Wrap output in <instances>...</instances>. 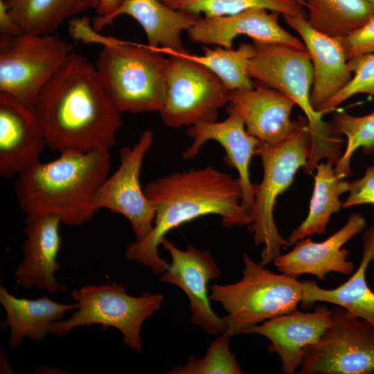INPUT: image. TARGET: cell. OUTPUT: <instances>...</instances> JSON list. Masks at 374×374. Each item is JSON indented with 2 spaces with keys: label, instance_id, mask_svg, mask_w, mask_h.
Segmentation results:
<instances>
[{
  "label": "cell",
  "instance_id": "cell-1",
  "mask_svg": "<svg viewBox=\"0 0 374 374\" xmlns=\"http://www.w3.org/2000/svg\"><path fill=\"white\" fill-rule=\"evenodd\" d=\"M34 109L46 146L60 152L109 150L123 123L95 65L75 52L41 90Z\"/></svg>",
  "mask_w": 374,
  "mask_h": 374
},
{
  "label": "cell",
  "instance_id": "cell-2",
  "mask_svg": "<svg viewBox=\"0 0 374 374\" xmlns=\"http://www.w3.org/2000/svg\"><path fill=\"white\" fill-rule=\"evenodd\" d=\"M155 209L150 233L125 248L127 259L163 274L169 265L159 256L158 247L168 232L207 215L222 217L225 227L249 225L253 220L242 205L240 182L212 166L173 172L148 182L143 188Z\"/></svg>",
  "mask_w": 374,
  "mask_h": 374
},
{
  "label": "cell",
  "instance_id": "cell-3",
  "mask_svg": "<svg viewBox=\"0 0 374 374\" xmlns=\"http://www.w3.org/2000/svg\"><path fill=\"white\" fill-rule=\"evenodd\" d=\"M110 166L107 149L66 151L51 161H39L16 176L19 207L26 215H56L62 223L80 226L94 216V197Z\"/></svg>",
  "mask_w": 374,
  "mask_h": 374
},
{
  "label": "cell",
  "instance_id": "cell-4",
  "mask_svg": "<svg viewBox=\"0 0 374 374\" xmlns=\"http://www.w3.org/2000/svg\"><path fill=\"white\" fill-rule=\"evenodd\" d=\"M76 38L103 45L95 67L107 93L120 112L141 114L161 110L169 57L148 45L102 36L89 21L78 27Z\"/></svg>",
  "mask_w": 374,
  "mask_h": 374
},
{
  "label": "cell",
  "instance_id": "cell-5",
  "mask_svg": "<svg viewBox=\"0 0 374 374\" xmlns=\"http://www.w3.org/2000/svg\"><path fill=\"white\" fill-rule=\"evenodd\" d=\"M248 75L256 82L292 98L307 118L310 148L306 168L313 170L321 159L336 164L342 156V134L332 122H325L310 103L314 73L308 50L277 44L253 42Z\"/></svg>",
  "mask_w": 374,
  "mask_h": 374
},
{
  "label": "cell",
  "instance_id": "cell-6",
  "mask_svg": "<svg viewBox=\"0 0 374 374\" xmlns=\"http://www.w3.org/2000/svg\"><path fill=\"white\" fill-rule=\"evenodd\" d=\"M292 132L284 141L268 145L260 142L255 154L261 159L263 177L253 184L254 204L250 211L253 222L248 225L256 246L263 244L260 264L265 266L291 244L283 238L275 224L274 209L279 195L293 183L296 171L307 163L310 148L308 119L298 116Z\"/></svg>",
  "mask_w": 374,
  "mask_h": 374
},
{
  "label": "cell",
  "instance_id": "cell-7",
  "mask_svg": "<svg viewBox=\"0 0 374 374\" xmlns=\"http://www.w3.org/2000/svg\"><path fill=\"white\" fill-rule=\"evenodd\" d=\"M243 262L240 280L208 287L210 299L219 302L227 313L223 318L224 333L230 337L297 309L304 294L303 282L298 278L273 272L247 254L243 256Z\"/></svg>",
  "mask_w": 374,
  "mask_h": 374
},
{
  "label": "cell",
  "instance_id": "cell-8",
  "mask_svg": "<svg viewBox=\"0 0 374 374\" xmlns=\"http://www.w3.org/2000/svg\"><path fill=\"white\" fill-rule=\"evenodd\" d=\"M71 297L76 309L70 318L54 323L51 334L63 336L76 327L100 324L118 329L124 344L139 353H142V324L160 309L164 299L158 292L130 296L125 286L116 282L74 289Z\"/></svg>",
  "mask_w": 374,
  "mask_h": 374
},
{
  "label": "cell",
  "instance_id": "cell-9",
  "mask_svg": "<svg viewBox=\"0 0 374 374\" xmlns=\"http://www.w3.org/2000/svg\"><path fill=\"white\" fill-rule=\"evenodd\" d=\"M73 52L54 34L0 35V92L34 107L51 77Z\"/></svg>",
  "mask_w": 374,
  "mask_h": 374
},
{
  "label": "cell",
  "instance_id": "cell-10",
  "mask_svg": "<svg viewBox=\"0 0 374 374\" xmlns=\"http://www.w3.org/2000/svg\"><path fill=\"white\" fill-rule=\"evenodd\" d=\"M301 374H374V326L344 308L331 310V323L306 347Z\"/></svg>",
  "mask_w": 374,
  "mask_h": 374
},
{
  "label": "cell",
  "instance_id": "cell-11",
  "mask_svg": "<svg viewBox=\"0 0 374 374\" xmlns=\"http://www.w3.org/2000/svg\"><path fill=\"white\" fill-rule=\"evenodd\" d=\"M230 91L211 71L193 60L169 55L164 101L159 112L171 128L216 121Z\"/></svg>",
  "mask_w": 374,
  "mask_h": 374
},
{
  "label": "cell",
  "instance_id": "cell-12",
  "mask_svg": "<svg viewBox=\"0 0 374 374\" xmlns=\"http://www.w3.org/2000/svg\"><path fill=\"white\" fill-rule=\"evenodd\" d=\"M153 139V132L146 129L133 147L121 148L118 168L104 181L93 201L96 211L104 208L125 217L131 224L135 241L143 240L150 233L156 215L139 181L143 159Z\"/></svg>",
  "mask_w": 374,
  "mask_h": 374
},
{
  "label": "cell",
  "instance_id": "cell-13",
  "mask_svg": "<svg viewBox=\"0 0 374 374\" xmlns=\"http://www.w3.org/2000/svg\"><path fill=\"white\" fill-rule=\"evenodd\" d=\"M161 244L171 255L172 263L159 280L176 285L185 292L193 323L210 335L224 333L225 322L211 308L208 294V283L220 276L210 251H201L190 244L180 250L166 237Z\"/></svg>",
  "mask_w": 374,
  "mask_h": 374
},
{
  "label": "cell",
  "instance_id": "cell-14",
  "mask_svg": "<svg viewBox=\"0 0 374 374\" xmlns=\"http://www.w3.org/2000/svg\"><path fill=\"white\" fill-rule=\"evenodd\" d=\"M46 146L35 109L0 92V175L12 178L39 161Z\"/></svg>",
  "mask_w": 374,
  "mask_h": 374
},
{
  "label": "cell",
  "instance_id": "cell-15",
  "mask_svg": "<svg viewBox=\"0 0 374 374\" xmlns=\"http://www.w3.org/2000/svg\"><path fill=\"white\" fill-rule=\"evenodd\" d=\"M280 15L264 8H251L231 15L199 17L187 33L193 43L216 44L226 48H233L234 39L244 35L253 42L307 50L302 40L280 26Z\"/></svg>",
  "mask_w": 374,
  "mask_h": 374
},
{
  "label": "cell",
  "instance_id": "cell-16",
  "mask_svg": "<svg viewBox=\"0 0 374 374\" xmlns=\"http://www.w3.org/2000/svg\"><path fill=\"white\" fill-rule=\"evenodd\" d=\"M366 226L364 217L358 213H352L344 226L322 242H314L310 237L294 244L292 250L281 254L274 260L280 273L298 278L309 274L319 280H325L330 272L350 274L354 269L348 260L349 251L344 245L360 233Z\"/></svg>",
  "mask_w": 374,
  "mask_h": 374
},
{
  "label": "cell",
  "instance_id": "cell-17",
  "mask_svg": "<svg viewBox=\"0 0 374 374\" xmlns=\"http://www.w3.org/2000/svg\"><path fill=\"white\" fill-rule=\"evenodd\" d=\"M331 323V310L324 305L313 312L297 309L254 326L246 333L267 338L269 353H276L281 362L282 371L294 374L300 367L303 351L316 343Z\"/></svg>",
  "mask_w": 374,
  "mask_h": 374
},
{
  "label": "cell",
  "instance_id": "cell-18",
  "mask_svg": "<svg viewBox=\"0 0 374 374\" xmlns=\"http://www.w3.org/2000/svg\"><path fill=\"white\" fill-rule=\"evenodd\" d=\"M60 223L61 218L56 215H26L23 258L15 270L17 283L23 288L35 286L49 294L65 289L55 276L60 266L57 261L61 245Z\"/></svg>",
  "mask_w": 374,
  "mask_h": 374
},
{
  "label": "cell",
  "instance_id": "cell-19",
  "mask_svg": "<svg viewBox=\"0 0 374 374\" xmlns=\"http://www.w3.org/2000/svg\"><path fill=\"white\" fill-rule=\"evenodd\" d=\"M226 112L228 117L222 121L199 122L188 127L187 134L193 142L183 152L182 157L194 159L207 141L218 142L226 152L224 161L238 172L241 204L250 213L254 204V188L250 180L249 165L260 141L247 132L244 121L237 112L229 109Z\"/></svg>",
  "mask_w": 374,
  "mask_h": 374
},
{
  "label": "cell",
  "instance_id": "cell-20",
  "mask_svg": "<svg viewBox=\"0 0 374 374\" xmlns=\"http://www.w3.org/2000/svg\"><path fill=\"white\" fill-rule=\"evenodd\" d=\"M248 90L229 92L226 109L237 112L244 121L247 132L261 143L275 145L294 130L297 121L290 114L295 102L287 95L256 81Z\"/></svg>",
  "mask_w": 374,
  "mask_h": 374
},
{
  "label": "cell",
  "instance_id": "cell-21",
  "mask_svg": "<svg viewBox=\"0 0 374 374\" xmlns=\"http://www.w3.org/2000/svg\"><path fill=\"white\" fill-rule=\"evenodd\" d=\"M283 17L301 37L310 55L314 73L310 103L317 112L348 84L353 72L339 38L316 30L303 12Z\"/></svg>",
  "mask_w": 374,
  "mask_h": 374
},
{
  "label": "cell",
  "instance_id": "cell-22",
  "mask_svg": "<svg viewBox=\"0 0 374 374\" xmlns=\"http://www.w3.org/2000/svg\"><path fill=\"white\" fill-rule=\"evenodd\" d=\"M122 15L134 18L143 28L150 47H160L175 51H186L181 34L188 31L200 16L173 9L161 0H124L111 15L94 17L91 22L98 32L111 25Z\"/></svg>",
  "mask_w": 374,
  "mask_h": 374
},
{
  "label": "cell",
  "instance_id": "cell-23",
  "mask_svg": "<svg viewBox=\"0 0 374 374\" xmlns=\"http://www.w3.org/2000/svg\"><path fill=\"white\" fill-rule=\"evenodd\" d=\"M363 240L361 262L347 281L332 289L322 288L314 280L302 281L303 306L310 307L318 301L332 303L374 326V292L368 285L366 276L369 263L374 261V226L365 231Z\"/></svg>",
  "mask_w": 374,
  "mask_h": 374
},
{
  "label": "cell",
  "instance_id": "cell-24",
  "mask_svg": "<svg viewBox=\"0 0 374 374\" xmlns=\"http://www.w3.org/2000/svg\"><path fill=\"white\" fill-rule=\"evenodd\" d=\"M0 302L6 312L1 327H9V346L18 347L24 338L35 341L44 340L52 325L69 310H75V303L63 304L52 301L47 295L35 299L18 298L0 287Z\"/></svg>",
  "mask_w": 374,
  "mask_h": 374
},
{
  "label": "cell",
  "instance_id": "cell-25",
  "mask_svg": "<svg viewBox=\"0 0 374 374\" xmlns=\"http://www.w3.org/2000/svg\"><path fill=\"white\" fill-rule=\"evenodd\" d=\"M316 170L309 211L289 235L287 241L291 245L312 235L323 233L331 215L342 207L339 197L349 190L350 182L337 176L330 163L319 162Z\"/></svg>",
  "mask_w": 374,
  "mask_h": 374
},
{
  "label": "cell",
  "instance_id": "cell-26",
  "mask_svg": "<svg viewBox=\"0 0 374 374\" xmlns=\"http://www.w3.org/2000/svg\"><path fill=\"white\" fill-rule=\"evenodd\" d=\"M22 33L54 34L61 24L89 8L87 0H3Z\"/></svg>",
  "mask_w": 374,
  "mask_h": 374
},
{
  "label": "cell",
  "instance_id": "cell-27",
  "mask_svg": "<svg viewBox=\"0 0 374 374\" xmlns=\"http://www.w3.org/2000/svg\"><path fill=\"white\" fill-rule=\"evenodd\" d=\"M307 21L316 30L342 38L374 16V4L367 0H305Z\"/></svg>",
  "mask_w": 374,
  "mask_h": 374
},
{
  "label": "cell",
  "instance_id": "cell-28",
  "mask_svg": "<svg viewBox=\"0 0 374 374\" xmlns=\"http://www.w3.org/2000/svg\"><path fill=\"white\" fill-rule=\"evenodd\" d=\"M150 48L161 53L180 56L201 64L215 73L229 91L248 90L254 86L247 73L249 62L255 53L253 44L242 43L237 49L221 46L211 49L204 46L202 55L191 54L187 51L179 52L160 47Z\"/></svg>",
  "mask_w": 374,
  "mask_h": 374
},
{
  "label": "cell",
  "instance_id": "cell-29",
  "mask_svg": "<svg viewBox=\"0 0 374 374\" xmlns=\"http://www.w3.org/2000/svg\"><path fill=\"white\" fill-rule=\"evenodd\" d=\"M173 9L210 18L234 15L251 8H264L284 15L303 12L294 0H161Z\"/></svg>",
  "mask_w": 374,
  "mask_h": 374
},
{
  "label": "cell",
  "instance_id": "cell-30",
  "mask_svg": "<svg viewBox=\"0 0 374 374\" xmlns=\"http://www.w3.org/2000/svg\"><path fill=\"white\" fill-rule=\"evenodd\" d=\"M332 119L336 128L347 138L345 152L335 167L336 175L344 179L352 174L350 160L358 148H362L365 154L374 152V110L362 116L340 111L333 115Z\"/></svg>",
  "mask_w": 374,
  "mask_h": 374
},
{
  "label": "cell",
  "instance_id": "cell-31",
  "mask_svg": "<svg viewBox=\"0 0 374 374\" xmlns=\"http://www.w3.org/2000/svg\"><path fill=\"white\" fill-rule=\"evenodd\" d=\"M229 337L225 333L215 339L205 355L197 358L190 355L185 365L175 366L170 374H242L235 355L229 348Z\"/></svg>",
  "mask_w": 374,
  "mask_h": 374
},
{
  "label": "cell",
  "instance_id": "cell-32",
  "mask_svg": "<svg viewBox=\"0 0 374 374\" xmlns=\"http://www.w3.org/2000/svg\"><path fill=\"white\" fill-rule=\"evenodd\" d=\"M354 77L336 95L317 111L321 115L334 111L339 105L357 93L374 97V53L355 57L348 60Z\"/></svg>",
  "mask_w": 374,
  "mask_h": 374
},
{
  "label": "cell",
  "instance_id": "cell-33",
  "mask_svg": "<svg viewBox=\"0 0 374 374\" xmlns=\"http://www.w3.org/2000/svg\"><path fill=\"white\" fill-rule=\"evenodd\" d=\"M339 39L347 60L374 53V16L358 29Z\"/></svg>",
  "mask_w": 374,
  "mask_h": 374
},
{
  "label": "cell",
  "instance_id": "cell-34",
  "mask_svg": "<svg viewBox=\"0 0 374 374\" xmlns=\"http://www.w3.org/2000/svg\"><path fill=\"white\" fill-rule=\"evenodd\" d=\"M348 193L342 203L344 208L361 204L374 205V166H367L362 178L350 182Z\"/></svg>",
  "mask_w": 374,
  "mask_h": 374
},
{
  "label": "cell",
  "instance_id": "cell-35",
  "mask_svg": "<svg viewBox=\"0 0 374 374\" xmlns=\"http://www.w3.org/2000/svg\"><path fill=\"white\" fill-rule=\"evenodd\" d=\"M0 33L7 35H16L22 33L10 15L3 0H0Z\"/></svg>",
  "mask_w": 374,
  "mask_h": 374
},
{
  "label": "cell",
  "instance_id": "cell-36",
  "mask_svg": "<svg viewBox=\"0 0 374 374\" xmlns=\"http://www.w3.org/2000/svg\"><path fill=\"white\" fill-rule=\"evenodd\" d=\"M124 0H87L89 8L93 9L98 17L113 13Z\"/></svg>",
  "mask_w": 374,
  "mask_h": 374
},
{
  "label": "cell",
  "instance_id": "cell-37",
  "mask_svg": "<svg viewBox=\"0 0 374 374\" xmlns=\"http://www.w3.org/2000/svg\"><path fill=\"white\" fill-rule=\"evenodd\" d=\"M294 1L296 2L302 8L305 7V0H294Z\"/></svg>",
  "mask_w": 374,
  "mask_h": 374
},
{
  "label": "cell",
  "instance_id": "cell-38",
  "mask_svg": "<svg viewBox=\"0 0 374 374\" xmlns=\"http://www.w3.org/2000/svg\"><path fill=\"white\" fill-rule=\"evenodd\" d=\"M367 1L374 4V0H367Z\"/></svg>",
  "mask_w": 374,
  "mask_h": 374
}]
</instances>
